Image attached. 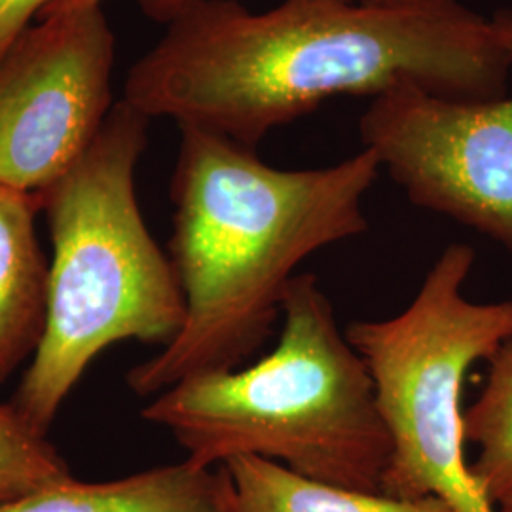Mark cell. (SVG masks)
I'll return each mask as SVG.
<instances>
[{
  "mask_svg": "<svg viewBox=\"0 0 512 512\" xmlns=\"http://www.w3.org/2000/svg\"><path fill=\"white\" fill-rule=\"evenodd\" d=\"M511 76L494 19L459 0H283L266 12L194 0L131 67L124 101L256 148L336 95L414 86L494 101Z\"/></svg>",
  "mask_w": 512,
  "mask_h": 512,
  "instance_id": "obj_1",
  "label": "cell"
},
{
  "mask_svg": "<svg viewBox=\"0 0 512 512\" xmlns=\"http://www.w3.org/2000/svg\"><path fill=\"white\" fill-rule=\"evenodd\" d=\"M179 129L169 260L183 327L128 374L129 389L152 399L194 376L239 368L262 348L294 270L368 230L363 200L382 169L368 148L329 167L279 169L224 135Z\"/></svg>",
  "mask_w": 512,
  "mask_h": 512,
  "instance_id": "obj_2",
  "label": "cell"
},
{
  "mask_svg": "<svg viewBox=\"0 0 512 512\" xmlns=\"http://www.w3.org/2000/svg\"><path fill=\"white\" fill-rule=\"evenodd\" d=\"M281 323L277 346L255 365L173 385L143 418L165 427L186 459L205 469L256 456L332 486L382 494L391 440L374 382L315 275H294Z\"/></svg>",
  "mask_w": 512,
  "mask_h": 512,
  "instance_id": "obj_3",
  "label": "cell"
},
{
  "mask_svg": "<svg viewBox=\"0 0 512 512\" xmlns=\"http://www.w3.org/2000/svg\"><path fill=\"white\" fill-rule=\"evenodd\" d=\"M148 122L114 105L92 147L40 196L52 236L46 321L12 403L38 433L101 351L124 340L164 348L183 327L177 275L135 192Z\"/></svg>",
  "mask_w": 512,
  "mask_h": 512,
  "instance_id": "obj_4",
  "label": "cell"
},
{
  "mask_svg": "<svg viewBox=\"0 0 512 512\" xmlns=\"http://www.w3.org/2000/svg\"><path fill=\"white\" fill-rule=\"evenodd\" d=\"M476 253L448 245L414 300L387 319L346 325L363 357L391 440L382 494L439 497L454 512H497L465 459V376L512 338V300L473 302L465 283Z\"/></svg>",
  "mask_w": 512,
  "mask_h": 512,
  "instance_id": "obj_5",
  "label": "cell"
},
{
  "mask_svg": "<svg viewBox=\"0 0 512 512\" xmlns=\"http://www.w3.org/2000/svg\"><path fill=\"white\" fill-rule=\"evenodd\" d=\"M492 19L512 55V10ZM359 131L410 202L512 253V88L494 101H454L399 86L372 99Z\"/></svg>",
  "mask_w": 512,
  "mask_h": 512,
  "instance_id": "obj_6",
  "label": "cell"
},
{
  "mask_svg": "<svg viewBox=\"0 0 512 512\" xmlns=\"http://www.w3.org/2000/svg\"><path fill=\"white\" fill-rule=\"evenodd\" d=\"M114 35L101 6L38 19L0 57V184L42 196L105 126Z\"/></svg>",
  "mask_w": 512,
  "mask_h": 512,
  "instance_id": "obj_7",
  "label": "cell"
},
{
  "mask_svg": "<svg viewBox=\"0 0 512 512\" xmlns=\"http://www.w3.org/2000/svg\"><path fill=\"white\" fill-rule=\"evenodd\" d=\"M38 196L0 184V382L35 355L46 321L48 262L38 245Z\"/></svg>",
  "mask_w": 512,
  "mask_h": 512,
  "instance_id": "obj_8",
  "label": "cell"
},
{
  "mask_svg": "<svg viewBox=\"0 0 512 512\" xmlns=\"http://www.w3.org/2000/svg\"><path fill=\"white\" fill-rule=\"evenodd\" d=\"M0 512H226L219 467L188 459L110 480L69 478L0 505Z\"/></svg>",
  "mask_w": 512,
  "mask_h": 512,
  "instance_id": "obj_9",
  "label": "cell"
},
{
  "mask_svg": "<svg viewBox=\"0 0 512 512\" xmlns=\"http://www.w3.org/2000/svg\"><path fill=\"white\" fill-rule=\"evenodd\" d=\"M219 473L226 512H454L439 497L397 499L348 490L256 456L228 459Z\"/></svg>",
  "mask_w": 512,
  "mask_h": 512,
  "instance_id": "obj_10",
  "label": "cell"
},
{
  "mask_svg": "<svg viewBox=\"0 0 512 512\" xmlns=\"http://www.w3.org/2000/svg\"><path fill=\"white\" fill-rule=\"evenodd\" d=\"M486 382L465 410V442L478 448L471 473L484 495L497 503L512 490V338L486 361Z\"/></svg>",
  "mask_w": 512,
  "mask_h": 512,
  "instance_id": "obj_11",
  "label": "cell"
},
{
  "mask_svg": "<svg viewBox=\"0 0 512 512\" xmlns=\"http://www.w3.org/2000/svg\"><path fill=\"white\" fill-rule=\"evenodd\" d=\"M69 478L65 459L46 435L12 404H0V505Z\"/></svg>",
  "mask_w": 512,
  "mask_h": 512,
  "instance_id": "obj_12",
  "label": "cell"
},
{
  "mask_svg": "<svg viewBox=\"0 0 512 512\" xmlns=\"http://www.w3.org/2000/svg\"><path fill=\"white\" fill-rule=\"evenodd\" d=\"M50 0H0V57L31 27V19L38 18Z\"/></svg>",
  "mask_w": 512,
  "mask_h": 512,
  "instance_id": "obj_13",
  "label": "cell"
},
{
  "mask_svg": "<svg viewBox=\"0 0 512 512\" xmlns=\"http://www.w3.org/2000/svg\"><path fill=\"white\" fill-rule=\"evenodd\" d=\"M101 2L103 0H50L48 6L40 12L38 19L50 18L55 14H63V12L82 10L88 6H101ZM139 2L145 8L148 16L169 21L179 10H183L184 6H188L194 0H139Z\"/></svg>",
  "mask_w": 512,
  "mask_h": 512,
  "instance_id": "obj_14",
  "label": "cell"
},
{
  "mask_svg": "<svg viewBox=\"0 0 512 512\" xmlns=\"http://www.w3.org/2000/svg\"><path fill=\"white\" fill-rule=\"evenodd\" d=\"M495 509L497 512H512V490L501 501L495 503Z\"/></svg>",
  "mask_w": 512,
  "mask_h": 512,
  "instance_id": "obj_15",
  "label": "cell"
}]
</instances>
